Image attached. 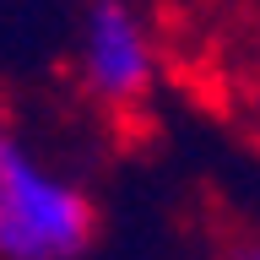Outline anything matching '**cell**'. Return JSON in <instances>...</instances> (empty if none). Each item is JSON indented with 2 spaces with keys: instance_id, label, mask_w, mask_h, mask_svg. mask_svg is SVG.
<instances>
[{
  "instance_id": "cell-3",
  "label": "cell",
  "mask_w": 260,
  "mask_h": 260,
  "mask_svg": "<svg viewBox=\"0 0 260 260\" xmlns=\"http://www.w3.org/2000/svg\"><path fill=\"white\" fill-rule=\"evenodd\" d=\"M239 92H244V103H249V114L260 125V27L249 32V44L239 54Z\"/></svg>"
},
{
  "instance_id": "cell-1",
  "label": "cell",
  "mask_w": 260,
  "mask_h": 260,
  "mask_svg": "<svg viewBox=\"0 0 260 260\" xmlns=\"http://www.w3.org/2000/svg\"><path fill=\"white\" fill-rule=\"evenodd\" d=\"M98 233L92 190L0 103V260H87Z\"/></svg>"
},
{
  "instance_id": "cell-2",
  "label": "cell",
  "mask_w": 260,
  "mask_h": 260,
  "mask_svg": "<svg viewBox=\"0 0 260 260\" xmlns=\"http://www.w3.org/2000/svg\"><path fill=\"white\" fill-rule=\"evenodd\" d=\"M71 71L92 109L114 119H141L162 92V71H168V49L146 0H81Z\"/></svg>"
},
{
  "instance_id": "cell-4",
  "label": "cell",
  "mask_w": 260,
  "mask_h": 260,
  "mask_svg": "<svg viewBox=\"0 0 260 260\" xmlns=\"http://www.w3.org/2000/svg\"><path fill=\"white\" fill-rule=\"evenodd\" d=\"M222 260H260V239H255V244H239V249H228Z\"/></svg>"
}]
</instances>
